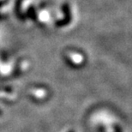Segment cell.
Masks as SVG:
<instances>
[{"label":"cell","mask_w":132,"mask_h":132,"mask_svg":"<svg viewBox=\"0 0 132 132\" xmlns=\"http://www.w3.org/2000/svg\"><path fill=\"white\" fill-rule=\"evenodd\" d=\"M2 114H3V112H2V111H1V110H0V116H1Z\"/></svg>","instance_id":"cell-1"},{"label":"cell","mask_w":132,"mask_h":132,"mask_svg":"<svg viewBox=\"0 0 132 132\" xmlns=\"http://www.w3.org/2000/svg\"><path fill=\"white\" fill-rule=\"evenodd\" d=\"M70 132H74V131H70Z\"/></svg>","instance_id":"cell-2"}]
</instances>
